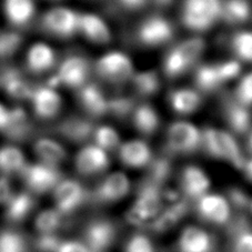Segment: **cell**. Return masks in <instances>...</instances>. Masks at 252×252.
Returning a JSON list of instances; mask_svg holds the SVG:
<instances>
[{
    "label": "cell",
    "mask_w": 252,
    "mask_h": 252,
    "mask_svg": "<svg viewBox=\"0 0 252 252\" xmlns=\"http://www.w3.org/2000/svg\"><path fill=\"white\" fill-rule=\"evenodd\" d=\"M1 85L7 91V94L12 98L18 100L30 99L34 88L29 85V82L24 79L18 72L9 71L2 78Z\"/></svg>",
    "instance_id": "38"
},
{
    "label": "cell",
    "mask_w": 252,
    "mask_h": 252,
    "mask_svg": "<svg viewBox=\"0 0 252 252\" xmlns=\"http://www.w3.org/2000/svg\"><path fill=\"white\" fill-rule=\"evenodd\" d=\"M118 154L121 162L132 169L147 167L154 158L149 145L140 139H132L120 143Z\"/></svg>",
    "instance_id": "21"
},
{
    "label": "cell",
    "mask_w": 252,
    "mask_h": 252,
    "mask_svg": "<svg viewBox=\"0 0 252 252\" xmlns=\"http://www.w3.org/2000/svg\"><path fill=\"white\" fill-rule=\"evenodd\" d=\"M170 105L179 115H191L199 109L201 105V95L198 90L190 88H180L172 91L170 94Z\"/></svg>",
    "instance_id": "33"
},
{
    "label": "cell",
    "mask_w": 252,
    "mask_h": 252,
    "mask_svg": "<svg viewBox=\"0 0 252 252\" xmlns=\"http://www.w3.org/2000/svg\"><path fill=\"white\" fill-rule=\"evenodd\" d=\"M130 191V180L123 172L115 171L108 175L95 187L90 198L97 203H114L124 199Z\"/></svg>",
    "instance_id": "14"
},
{
    "label": "cell",
    "mask_w": 252,
    "mask_h": 252,
    "mask_svg": "<svg viewBox=\"0 0 252 252\" xmlns=\"http://www.w3.org/2000/svg\"><path fill=\"white\" fill-rule=\"evenodd\" d=\"M201 148L209 157L231 164L238 170H241L245 163L246 157L236 137L227 130L214 127L202 129Z\"/></svg>",
    "instance_id": "1"
},
{
    "label": "cell",
    "mask_w": 252,
    "mask_h": 252,
    "mask_svg": "<svg viewBox=\"0 0 252 252\" xmlns=\"http://www.w3.org/2000/svg\"><path fill=\"white\" fill-rule=\"evenodd\" d=\"M249 15L250 7L246 0H227V2H222L221 17H224L229 23H242Z\"/></svg>",
    "instance_id": "40"
},
{
    "label": "cell",
    "mask_w": 252,
    "mask_h": 252,
    "mask_svg": "<svg viewBox=\"0 0 252 252\" xmlns=\"http://www.w3.org/2000/svg\"><path fill=\"white\" fill-rule=\"evenodd\" d=\"M236 98L247 107L252 106V71L241 78L236 90Z\"/></svg>",
    "instance_id": "48"
},
{
    "label": "cell",
    "mask_w": 252,
    "mask_h": 252,
    "mask_svg": "<svg viewBox=\"0 0 252 252\" xmlns=\"http://www.w3.org/2000/svg\"><path fill=\"white\" fill-rule=\"evenodd\" d=\"M249 108L239 102L236 98L224 103L223 116L230 132L233 134L249 133L252 129V114Z\"/></svg>",
    "instance_id": "25"
},
{
    "label": "cell",
    "mask_w": 252,
    "mask_h": 252,
    "mask_svg": "<svg viewBox=\"0 0 252 252\" xmlns=\"http://www.w3.org/2000/svg\"><path fill=\"white\" fill-rule=\"evenodd\" d=\"M248 148H249L250 153L252 154V129L248 133Z\"/></svg>",
    "instance_id": "54"
},
{
    "label": "cell",
    "mask_w": 252,
    "mask_h": 252,
    "mask_svg": "<svg viewBox=\"0 0 252 252\" xmlns=\"http://www.w3.org/2000/svg\"><path fill=\"white\" fill-rule=\"evenodd\" d=\"M240 171H242V173L245 175V177L248 180L252 182V158H249V159L246 158L245 163H243Z\"/></svg>",
    "instance_id": "52"
},
{
    "label": "cell",
    "mask_w": 252,
    "mask_h": 252,
    "mask_svg": "<svg viewBox=\"0 0 252 252\" xmlns=\"http://www.w3.org/2000/svg\"><path fill=\"white\" fill-rule=\"evenodd\" d=\"M62 242L63 239L58 233H38L32 246L38 252H57Z\"/></svg>",
    "instance_id": "44"
},
{
    "label": "cell",
    "mask_w": 252,
    "mask_h": 252,
    "mask_svg": "<svg viewBox=\"0 0 252 252\" xmlns=\"http://www.w3.org/2000/svg\"><path fill=\"white\" fill-rule=\"evenodd\" d=\"M240 64L234 60L216 64H207L199 68L195 76V81H197L199 90L209 93V91L218 89L224 82L233 79L240 73Z\"/></svg>",
    "instance_id": "11"
},
{
    "label": "cell",
    "mask_w": 252,
    "mask_h": 252,
    "mask_svg": "<svg viewBox=\"0 0 252 252\" xmlns=\"http://www.w3.org/2000/svg\"><path fill=\"white\" fill-rule=\"evenodd\" d=\"M124 252H157V250L148 234L137 232L125 243Z\"/></svg>",
    "instance_id": "43"
},
{
    "label": "cell",
    "mask_w": 252,
    "mask_h": 252,
    "mask_svg": "<svg viewBox=\"0 0 252 252\" xmlns=\"http://www.w3.org/2000/svg\"><path fill=\"white\" fill-rule=\"evenodd\" d=\"M250 212L252 214V202H251V206H250Z\"/></svg>",
    "instance_id": "55"
},
{
    "label": "cell",
    "mask_w": 252,
    "mask_h": 252,
    "mask_svg": "<svg viewBox=\"0 0 252 252\" xmlns=\"http://www.w3.org/2000/svg\"><path fill=\"white\" fill-rule=\"evenodd\" d=\"M131 118L134 128L143 136H150L159 128L160 118L158 112L148 103H142L134 107Z\"/></svg>",
    "instance_id": "32"
},
{
    "label": "cell",
    "mask_w": 252,
    "mask_h": 252,
    "mask_svg": "<svg viewBox=\"0 0 252 252\" xmlns=\"http://www.w3.org/2000/svg\"><path fill=\"white\" fill-rule=\"evenodd\" d=\"M210 178L206 171L198 166H187L181 172L180 187L182 194L190 201H197L199 198L209 192Z\"/></svg>",
    "instance_id": "16"
},
{
    "label": "cell",
    "mask_w": 252,
    "mask_h": 252,
    "mask_svg": "<svg viewBox=\"0 0 252 252\" xmlns=\"http://www.w3.org/2000/svg\"><path fill=\"white\" fill-rule=\"evenodd\" d=\"M79 32L91 42L107 43L110 40L111 32L109 26L101 17L93 12H84L79 17Z\"/></svg>",
    "instance_id": "26"
},
{
    "label": "cell",
    "mask_w": 252,
    "mask_h": 252,
    "mask_svg": "<svg viewBox=\"0 0 252 252\" xmlns=\"http://www.w3.org/2000/svg\"><path fill=\"white\" fill-rule=\"evenodd\" d=\"M215 240L205 229L189 225L182 230L177 241L178 252H212Z\"/></svg>",
    "instance_id": "20"
},
{
    "label": "cell",
    "mask_w": 252,
    "mask_h": 252,
    "mask_svg": "<svg viewBox=\"0 0 252 252\" xmlns=\"http://www.w3.org/2000/svg\"><path fill=\"white\" fill-rule=\"evenodd\" d=\"M25 154L16 146H3L0 148V173L3 176L20 175L27 166Z\"/></svg>",
    "instance_id": "34"
},
{
    "label": "cell",
    "mask_w": 252,
    "mask_h": 252,
    "mask_svg": "<svg viewBox=\"0 0 252 252\" xmlns=\"http://www.w3.org/2000/svg\"><path fill=\"white\" fill-rule=\"evenodd\" d=\"M190 207V200L184 198L175 199L170 206L162 208L156 218L150 221L147 225L154 232L167 231L173 225H176L184 217L188 214Z\"/></svg>",
    "instance_id": "24"
},
{
    "label": "cell",
    "mask_w": 252,
    "mask_h": 252,
    "mask_svg": "<svg viewBox=\"0 0 252 252\" xmlns=\"http://www.w3.org/2000/svg\"><path fill=\"white\" fill-rule=\"evenodd\" d=\"M76 168L84 176H94L105 171L109 166L108 153L94 143L86 145L76 156Z\"/></svg>",
    "instance_id": "17"
},
{
    "label": "cell",
    "mask_w": 252,
    "mask_h": 252,
    "mask_svg": "<svg viewBox=\"0 0 252 252\" xmlns=\"http://www.w3.org/2000/svg\"><path fill=\"white\" fill-rule=\"evenodd\" d=\"M202 130L189 121L171 124L167 130V150L169 155H190L201 148Z\"/></svg>",
    "instance_id": "4"
},
{
    "label": "cell",
    "mask_w": 252,
    "mask_h": 252,
    "mask_svg": "<svg viewBox=\"0 0 252 252\" xmlns=\"http://www.w3.org/2000/svg\"><path fill=\"white\" fill-rule=\"evenodd\" d=\"M118 228L114 221L108 218H94L90 220L82 230V242L91 252H106L114 246Z\"/></svg>",
    "instance_id": "8"
},
{
    "label": "cell",
    "mask_w": 252,
    "mask_h": 252,
    "mask_svg": "<svg viewBox=\"0 0 252 252\" xmlns=\"http://www.w3.org/2000/svg\"><path fill=\"white\" fill-rule=\"evenodd\" d=\"M34 132V126L29 117L21 108L10 109V119L7 127L2 130V133L16 142L28 140Z\"/></svg>",
    "instance_id": "27"
},
{
    "label": "cell",
    "mask_w": 252,
    "mask_h": 252,
    "mask_svg": "<svg viewBox=\"0 0 252 252\" xmlns=\"http://www.w3.org/2000/svg\"><path fill=\"white\" fill-rule=\"evenodd\" d=\"M10 119V109H8L6 106L0 103V132L7 127Z\"/></svg>",
    "instance_id": "51"
},
{
    "label": "cell",
    "mask_w": 252,
    "mask_h": 252,
    "mask_svg": "<svg viewBox=\"0 0 252 252\" xmlns=\"http://www.w3.org/2000/svg\"><path fill=\"white\" fill-rule=\"evenodd\" d=\"M200 218L215 225H225L232 217V209L225 195L208 192L195 201Z\"/></svg>",
    "instance_id": "12"
},
{
    "label": "cell",
    "mask_w": 252,
    "mask_h": 252,
    "mask_svg": "<svg viewBox=\"0 0 252 252\" xmlns=\"http://www.w3.org/2000/svg\"><path fill=\"white\" fill-rule=\"evenodd\" d=\"M14 193L9 177L3 175L0 176V205L6 206V203L9 201Z\"/></svg>",
    "instance_id": "49"
},
{
    "label": "cell",
    "mask_w": 252,
    "mask_h": 252,
    "mask_svg": "<svg viewBox=\"0 0 252 252\" xmlns=\"http://www.w3.org/2000/svg\"><path fill=\"white\" fill-rule=\"evenodd\" d=\"M78 99L89 118H100L108 114L109 99L106 98L105 94L97 85L87 82L81 88L78 89Z\"/></svg>",
    "instance_id": "23"
},
{
    "label": "cell",
    "mask_w": 252,
    "mask_h": 252,
    "mask_svg": "<svg viewBox=\"0 0 252 252\" xmlns=\"http://www.w3.org/2000/svg\"><path fill=\"white\" fill-rule=\"evenodd\" d=\"M234 54L243 62L252 63V32H240L232 39Z\"/></svg>",
    "instance_id": "42"
},
{
    "label": "cell",
    "mask_w": 252,
    "mask_h": 252,
    "mask_svg": "<svg viewBox=\"0 0 252 252\" xmlns=\"http://www.w3.org/2000/svg\"><path fill=\"white\" fill-rule=\"evenodd\" d=\"M172 26L163 17L154 16L146 19L139 28V38L146 46L157 47L166 43L172 36Z\"/></svg>",
    "instance_id": "22"
},
{
    "label": "cell",
    "mask_w": 252,
    "mask_h": 252,
    "mask_svg": "<svg viewBox=\"0 0 252 252\" xmlns=\"http://www.w3.org/2000/svg\"><path fill=\"white\" fill-rule=\"evenodd\" d=\"M28 190L34 194L53 192L60 181L63 179L58 167L43 162L27 163L20 173Z\"/></svg>",
    "instance_id": "6"
},
{
    "label": "cell",
    "mask_w": 252,
    "mask_h": 252,
    "mask_svg": "<svg viewBox=\"0 0 252 252\" xmlns=\"http://www.w3.org/2000/svg\"><path fill=\"white\" fill-rule=\"evenodd\" d=\"M68 216L60 212L57 208H50L39 212L34 219V228L38 233H58Z\"/></svg>",
    "instance_id": "36"
},
{
    "label": "cell",
    "mask_w": 252,
    "mask_h": 252,
    "mask_svg": "<svg viewBox=\"0 0 252 252\" xmlns=\"http://www.w3.org/2000/svg\"><path fill=\"white\" fill-rule=\"evenodd\" d=\"M56 208L63 215L70 217L73 212L89 201V192L79 181L63 179L53 191Z\"/></svg>",
    "instance_id": "10"
},
{
    "label": "cell",
    "mask_w": 252,
    "mask_h": 252,
    "mask_svg": "<svg viewBox=\"0 0 252 252\" xmlns=\"http://www.w3.org/2000/svg\"><path fill=\"white\" fill-rule=\"evenodd\" d=\"M33 151L39 161L59 167V164L67 158V151L62 143L51 138H38L33 143Z\"/></svg>",
    "instance_id": "30"
},
{
    "label": "cell",
    "mask_w": 252,
    "mask_h": 252,
    "mask_svg": "<svg viewBox=\"0 0 252 252\" xmlns=\"http://www.w3.org/2000/svg\"><path fill=\"white\" fill-rule=\"evenodd\" d=\"M164 188L142 181L129 211V221L136 225L148 224L163 208Z\"/></svg>",
    "instance_id": "2"
},
{
    "label": "cell",
    "mask_w": 252,
    "mask_h": 252,
    "mask_svg": "<svg viewBox=\"0 0 252 252\" xmlns=\"http://www.w3.org/2000/svg\"><path fill=\"white\" fill-rule=\"evenodd\" d=\"M169 156L170 155L168 154L153 158L151 162L147 166L148 173L143 181L164 188V185L167 184L172 172V162Z\"/></svg>",
    "instance_id": "35"
},
{
    "label": "cell",
    "mask_w": 252,
    "mask_h": 252,
    "mask_svg": "<svg viewBox=\"0 0 252 252\" xmlns=\"http://www.w3.org/2000/svg\"><path fill=\"white\" fill-rule=\"evenodd\" d=\"M225 198L229 201L232 211L234 210L239 214H246L247 211H250L252 198L242 188L231 187V188L228 189Z\"/></svg>",
    "instance_id": "41"
},
{
    "label": "cell",
    "mask_w": 252,
    "mask_h": 252,
    "mask_svg": "<svg viewBox=\"0 0 252 252\" xmlns=\"http://www.w3.org/2000/svg\"><path fill=\"white\" fill-rule=\"evenodd\" d=\"M134 103L131 99L126 97H117L114 99H109V105H108V114H111L116 118L125 119L128 116H131Z\"/></svg>",
    "instance_id": "45"
},
{
    "label": "cell",
    "mask_w": 252,
    "mask_h": 252,
    "mask_svg": "<svg viewBox=\"0 0 252 252\" xmlns=\"http://www.w3.org/2000/svg\"><path fill=\"white\" fill-rule=\"evenodd\" d=\"M90 67L81 56H69L59 64L56 72V85H63L68 88L79 89L87 84Z\"/></svg>",
    "instance_id": "13"
},
{
    "label": "cell",
    "mask_w": 252,
    "mask_h": 252,
    "mask_svg": "<svg viewBox=\"0 0 252 252\" xmlns=\"http://www.w3.org/2000/svg\"><path fill=\"white\" fill-rule=\"evenodd\" d=\"M30 101L34 114L40 119H53L62 109L63 100L55 87L40 86L32 91Z\"/></svg>",
    "instance_id": "15"
},
{
    "label": "cell",
    "mask_w": 252,
    "mask_h": 252,
    "mask_svg": "<svg viewBox=\"0 0 252 252\" xmlns=\"http://www.w3.org/2000/svg\"><path fill=\"white\" fill-rule=\"evenodd\" d=\"M94 143L107 153L118 149L120 146L119 133L115 128L107 125L97 126L94 132Z\"/></svg>",
    "instance_id": "39"
},
{
    "label": "cell",
    "mask_w": 252,
    "mask_h": 252,
    "mask_svg": "<svg viewBox=\"0 0 252 252\" xmlns=\"http://www.w3.org/2000/svg\"><path fill=\"white\" fill-rule=\"evenodd\" d=\"M221 0H185L181 18L186 27L190 30L205 32L221 18Z\"/></svg>",
    "instance_id": "3"
},
{
    "label": "cell",
    "mask_w": 252,
    "mask_h": 252,
    "mask_svg": "<svg viewBox=\"0 0 252 252\" xmlns=\"http://www.w3.org/2000/svg\"><path fill=\"white\" fill-rule=\"evenodd\" d=\"M3 11L15 27H24L36 14L34 0H3Z\"/></svg>",
    "instance_id": "31"
},
{
    "label": "cell",
    "mask_w": 252,
    "mask_h": 252,
    "mask_svg": "<svg viewBox=\"0 0 252 252\" xmlns=\"http://www.w3.org/2000/svg\"><path fill=\"white\" fill-rule=\"evenodd\" d=\"M134 85L136 89L142 95H151L157 93L159 81L157 77L153 73H141V75L136 76L134 78Z\"/></svg>",
    "instance_id": "46"
},
{
    "label": "cell",
    "mask_w": 252,
    "mask_h": 252,
    "mask_svg": "<svg viewBox=\"0 0 252 252\" xmlns=\"http://www.w3.org/2000/svg\"><path fill=\"white\" fill-rule=\"evenodd\" d=\"M5 217L11 223L23 222L36 208V199L30 191H21L14 193L6 203Z\"/></svg>",
    "instance_id": "28"
},
{
    "label": "cell",
    "mask_w": 252,
    "mask_h": 252,
    "mask_svg": "<svg viewBox=\"0 0 252 252\" xmlns=\"http://www.w3.org/2000/svg\"><path fill=\"white\" fill-rule=\"evenodd\" d=\"M121 1H123L126 6L134 8V7L141 6L142 3L145 2V0H121Z\"/></svg>",
    "instance_id": "53"
},
{
    "label": "cell",
    "mask_w": 252,
    "mask_h": 252,
    "mask_svg": "<svg viewBox=\"0 0 252 252\" xmlns=\"http://www.w3.org/2000/svg\"><path fill=\"white\" fill-rule=\"evenodd\" d=\"M26 62L30 71L42 73L50 70L56 63V53L48 43L36 42L29 48Z\"/></svg>",
    "instance_id": "29"
},
{
    "label": "cell",
    "mask_w": 252,
    "mask_h": 252,
    "mask_svg": "<svg viewBox=\"0 0 252 252\" xmlns=\"http://www.w3.org/2000/svg\"><path fill=\"white\" fill-rule=\"evenodd\" d=\"M21 37L17 32H8L0 33V58L9 57L18 49Z\"/></svg>",
    "instance_id": "47"
},
{
    "label": "cell",
    "mask_w": 252,
    "mask_h": 252,
    "mask_svg": "<svg viewBox=\"0 0 252 252\" xmlns=\"http://www.w3.org/2000/svg\"><path fill=\"white\" fill-rule=\"evenodd\" d=\"M57 252H91L81 240H63Z\"/></svg>",
    "instance_id": "50"
},
{
    "label": "cell",
    "mask_w": 252,
    "mask_h": 252,
    "mask_svg": "<svg viewBox=\"0 0 252 252\" xmlns=\"http://www.w3.org/2000/svg\"><path fill=\"white\" fill-rule=\"evenodd\" d=\"M98 75L111 84H123L134 76L132 60L121 51H109L98 59L95 63Z\"/></svg>",
    "instance_id": "7"
},
{
    "label": "cell",
    "mask_w": 252,
    "mask_h": 252,
    "mask_svg": "<svg viewBox=\"0 0 252 252\" xmlns=\"http://www.w3.org/2000/svg\"><path fill=\"white\" fill-rule=\"evenodd\" d=\"M225 227L232 252H252V224L246 214L236 212Z\"/></svg>",
    "instance_id": "18"
},
{
    "label": "cell",
    "mask_w": 252,
    "mask_h": 252,
    "mask_svg": "<svg viewBox=\"0 0 252 252\" xmlns=\"http://www.w3.org/2000/svg\"><path fill=\"white\" fill-rule=\"evenodd\" d=\"M32 243L27 237L16 229H3L0 231V252H30Z\"/></svg>",
    "instance_id": "37"
},
{
    "label": "cell",
    "mask_w": 252,
    "mask_h": 252,
    "mask_svg": "<svg viewBox=\"0 0 252 252\" xmlns=\"http://www.w3.org/2000/svg\"><path fill=\"white\" fill-rule=\"evenodd\" d=\"M95 127L97 126L91 118L71 116L60 121L56 127V131L68 141L84 143L93 138Z\"/></svg>",
    "instance_id": "19"
},
{
    "label": "cell",
    "mask_w": 252,
    "mask_h": 252,
    "mask_svg": "<svg viewBox=\"0 0 252 252\" xmlns=\"http://www.w3.org/2000/svg\"><path fill=\"white\" fill-rule=\"evenodd\" d=\"M205 50V42L199 38H191L172 48L164 59V72L169 77H178L186 73Z\"/></svg>",
    "instance_id": "5"
},
{
    "label": "cell",
    "mask_w": 252,
    "mask_h": 252,
    "mask_svg": "<svg viewBox=\"0 0 252 252\" xmlns=\"http://www.w3.org/2000/svg\"><path fill=\"white\" fill-rule=\"evenodd\" d=\"M80 12L68 7H55L42 17V26L46 32L58 38H71L79 32Z\"/></svg>",
    "instance_id": "9"
}]
</instances>
